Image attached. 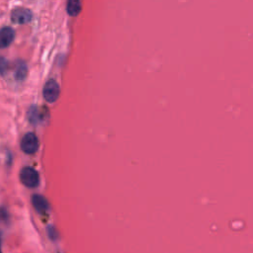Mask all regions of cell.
Masks as SVG:
<instances>
[{
    "label": "cell",
    "mask_w": 253,
    "mask_h": 253,
    "mask_svg": "<svg viewBox=\"0 0 253 253\" xmlns=\"http://www.w3.org/2000/svg\"><path fill=\"white\" fill-rule=\"evenodd\" d=\"M81 10L80 0H68L67 12L70 16H76Z\"/></svg>",
    "instance_id": "9"
},
{
    "label": "cell",
    "mask_w": 253,
    "mask_h": 253,
    "mask_svg": "<svg viewBox=\"0 0 253 253\" xmlns=\"http://www.w3.org/2000/svg\"><path fill=\"white\" fill-rule=\"evenodd\" d=\"M28 68L24 62L19 61L15 66V77L17 80H24L27 76Z\"/></svg>",
    "instance_id": "8"
},
{
    "label": "cell",
    "mask_w": 253,
    "mask_h": 253,
    "mask_svg": "<svg viewBox=\"0 0 253 253\" xmlns=\"http://www.w3.org/2000/svg\"><path fill=\"white\" fill-rule=\"evenodd\" d=\"M15 38V32L10 27L0 29V49L9 47Z\"/></svg>",
    "instance_id": "5"
},
{
    "label": "cell",
    "mask_w": 253,
    "mask_h": 253,
    "mask_svg": "<svg viewBox=\"0 0 253 253\" xmlns=\"http://www.w3.org/2000/svg\"><path fill=\"white\" fill-rule=\"evenodd\" d=\"M39 149V140L33 133L26 134L21 141V150L27 155H34Z\"/></svg>",
    "instance_id": "2"
},
{
    "label": "cell",
    "mask_w": 253,
    "mask_h": 253,
    "mask_svg": "<svg viewBox=\"0 0 253 253\" xmlns=\"http://www.w3.org/2000/svg\"><path fill=\"white\" fill-rule=\"evenodd\" d=\"M9 216L7 211L4 208H0V253H2L1 245H2V237H3V230L2 227L5 223H8Z\"/></svg>",
    "instance_id": "7"
},
{
    "label": "cell",
    "mask_w": 253,
    "mask_h": 253,
    "mask_svg": "<svg viewBox=\"0 0 253 253\" xmlns=\"http://www.w3.org/2000/svg\"><path fill=\"white\" fill-rule=\"evenodd\" d=\"M8 67H9L8 62L4 58L0 57V75H4L7 72Z\"/></svg>",
    "instance_id": "11"
},
{
    "label": "cell",
    "mask_w": 253,
    "mask_h": 253,
    "mask_svg": "<svg viewBox=\"0 0 253 253\" xmlns=\"http://www.w3.org/2000/svg\"><path fill=\"white\" fill-rule=\"evenodd\" d=\"M32 204L34 209L41 215L46 214L49 211V203L48 201L41 195L35 194L32 196Z\"/></svg>",
    "instance_id": "6"
},
{
    "label": "cell",
    "mask_w": 253,
    "mask_h": 253,
    "mask_svg": "<svg viewBox=\"0 0 253 253\" xmlns=\"http://www.w3.org/2000/svg\"><path fill=\"white\" fill-rule=\"evenodd\" d=\"M43 95H44V98L50 103H54L58 100L60 96V86L56 80L50 79L46 83L43 90Z\"/></svg>",
    "instance_id": "3"
},
{
    "label": "cell",
    "mask_w": 253,
    "mask_h": 253,
    "mask_svg": "<svg viewBox=\"0 0 253 253\" xmlns=\"http://www.w3.org/2000/svg\"><path fill=\"white\" fill-rule=\"evenodd\" d=\"M28 117H29L30 122L33 123V124H36L37 122H39V120H40V113H39L38 109L35 106H33L30 109V111L28 113Z\"/></svg>",
    "instance_id": "10"
},
{
    "label": "cell",
    "mask_w": 253,
    "mask_h": 253,
    "mask_svg": "<svg viewBox=\"0 0 253 253\" xmlns=\"http://www.w3.org/2000/svg\"><path fill=\"white\" fill-rule=\"evenodd\" d=\"M20 180L24 186L36 188L40 183V176L37 170L30 166H26L20 171Z\"/></svg>",
    "instance_id": "1"
},
{
    "label": "cell",
    "mask_w": 253,
    "mask_h": 253,
    "mask_svg": "<svg viewBox=\"0 0 253 253\" xmlns=\"http://www.w3.org/2000/svg\"><path fill=\"white\" fill-rule=\"evenodd\" d=\"M33 18V14L29 9L17 8L11 13V20L15 24H27Z\"/></svg>",
    "instance_id": "4"
}]
</instances>
